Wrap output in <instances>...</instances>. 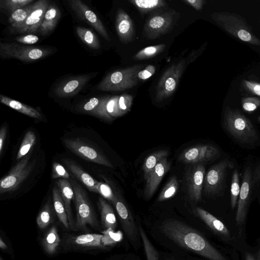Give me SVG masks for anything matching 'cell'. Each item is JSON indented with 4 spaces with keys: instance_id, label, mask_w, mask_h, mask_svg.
Returning <instances> with one entry per match:
<instances>
[{
    "instance_id": "1",
    "label": "cell",
    "mask_w": 260,
    "mask_h": 260,
    "mask_svg": "<svg viewBox=\"0 0 260 260\" xmlns=\"http://www.w3.org/2000/svg\"><path fill=\"white\" fill-rule=\"evenodd\" d=\"M162 233L179 246L209 260H228L199 232L176 219H168L160 226Z\"/></svg>"
},
{
    "instance_id": "2",
    "label": "cell",
    "mask_w": 260,
    "mask_h": 260,
    "mask_svg": "<svg viewBox=\"0 0 260 260\" xmlns=\"http://www.w3.org/2000/svg\"><path fill=\"white\" fill-rule=\"evenodd\" d=\"M211 18L223 30L237 39L251 45L260 46V40L242 16L230 12H216L211 15Z\"/></svg>"
},
{
    "instance_id": "3",
    "label": "cell",
    "mask_w": 260,
    "mask_h": 260,
    "mask_svg": "<svg viewBox=\"0 0 260 260\" xmlns=\"http://www.w3.org/2000/svg\"><path fill=\"white\" fill-rule=\"evenodd\" d=\"M223 125L233 138L241 143L252 144L258 138L251 121L238 109L225 108Z\"/></svg>"
},
{
    "instance_id": "4",
    "label": "cell",
    "mask_w": 260,
    "mask_h": 260,
    "mask_svg": "<svg viewBox=\"0 0 260 260\" xmlns=\"http://www.w3.org/2000/svg\"><path fill=\"white\" fill-rule=\"evenodd\" d=\"M143 65L137 64L115 70L108 74L98 86L102 91H121L129 89L138 83V74Z\"/></svg>"
},
{
    "instance_id": "5",
    "label": "cell",
    "mask_w": 260,
    "mask_h": 260,
    "mask_svg": "<svg viewBox=\"0 0 260 260\" xmlns=\"http://www.w3.org/2000/svg\"><path fill=\"white\" fill-rule=\"evenodd\" d=\"M234 167V163L228 159L212 166L205 174L203 188L204 194L209 197L221 195L225 188L228 171Z\"/></svg>"
},
{
    "instance_id": "6",
    "label": "cell",
    "mask_w": 260,
    "mask_h": 260,
    "mask_svg": "<svg viewBox=\"0 0 260 260\" xmlns=\"http://www.w3.org/2000/svg\"><path fill=\"white\" fill-rule=\"evenodd\" d=\"M71 182L74 191V199L76 209L75 228L84 229L88 224L96 225L95 213L86 191L76 180L72 179Z\"/></svg>"
},
{
    "instance_id": "7",
    "label": "cell",
    "mask_w": 260,
    "mask_h": 260,
    "mask_svg": "<svg viewBox=\"0 0 260 260\" xmlns=\"http://www.w3.org/2000/svg\"><path fill=\"white\" fill-rule=\"evenodd\" d=\"M52 52L50 49L26 46L16 43L0 44V55L3 58H16L26 62L37 60Z\"/></svg>"
},
{
    "instance_id": "8",
    "label": "cell",
    "mask_w": 260,
    "mask_h": 260,
    "mask_svg": "<svg viewBox=\"0 0 260 260\" xmlns=\"http://www.w3.org/2000/svg\"><path fill=\"white\" fill-rule=\"evenodd\" d=\"M184 59L172 64L164 72L156 89L155 99L160 102L172 95L176 90L180 77L185 70Z\"/></svg>"
},
{
    "instance_id": "9",
    "label": "cell",
    "mask_w": 260,
    "mask_h": 260,
    "mask_svg": "<svg viewBox=\"0 0 260 260\" xmlns=\"http://www.w3.org/2000/svg\"><path fill=\"white\" fill-rule=\"evenodd\" d=\"M30 156L23 157L0 181V194L13 191L31 172L34 165L29 161Z\"/></svg>"
},
{
    "instance_id": "10",
    "label": "cell",
    "mask_w": 260,
    "mask_h": 260,
    "mask_svg": "<svg viewBox=\"0 0 260 260\" xmlns=\"http://www.w3.org/2000/svg\"><path fill=\"white\" fill-rule=\"evenodd\" d=\"M63 141L67 148L83 159L107 167H113L102 153L83 141L79 139H64Z\"/></svg>"
},
{
    "instance_id": "11",
    "label": "cell",
    "mask_w": 260,
    "mask_h": 260,
    "mask_svg": "<svg viewBox=\"0 0 260 260\" xmlns=\"http://www.w3.org/2000/svg\"><path fill=\"white\" fill-rule=\"evenodd\" d=\"M176 14L174 10L153 14L144 26L145 36L154 40L168 32L173 25Z\"/></svg>"
},
{
    "instance_id": "12",
    "label": "cell",
    "mask_w": 260,
    "mask_h": 260,
    "mask_svg": "<svg viewBox=\"0 0 260 260\" xmlns=\"http://www.w3.org/2000/svg\"><path fill=\"white\" fill-rule=\"evenodd\" d=\"M220 155L218 149L212 145L199 144L184 150L178 156V160L189 164L207 163L217 158Z\"/></svg>"
},
{
    "instance_id": "13",
    "label": "cell",
    "mask_w": 260,
    "mask_h": 260,
    "mask_svg": "<svg viewBox=\"0 0 260 260\" xmlns=\"http://www.w3.org/2000/svg\"><path fill=\"white\" fill-rule=\"evenodd\" d=\"M205 174V167L203 164L192 165L186 171L187 193L192 202H198L201 200Z\"/></svg>"
},
{
    "instance_id": "14",
    "label": "cell",
    "mask_w": 260,
    "mask_h": 260,
    "mask_svg": "<svg viewBox=\"0 0 260 260\" xmlns=\"http://www.w3.org/2000/svg\"><path fill=\"white\" fill-rule=\"evenodd\" d=\"M47 0H39L32 4V9L25 21L13 32L20 34L35 33L38 31L45 13L50 6Z\"/></svg>"
},
{
    "instance_id": "15",
    "label": "cell",
    "mask_w": 260,
    "mask_h": 260,
    "mask_svg": "<svg viewBox=\"0 0 260 260\" xmlns=\"http://www.w3.org/2000/svg\"><path fill=\"white\" fill-rule=\"evenodd\" d=\"M253 185L252 173L250 167L245 169L239 196L236 221L241 226L245 221Z\"/></svg>"
},
{
    "instance_id": "16",
    "label": "cell",
    "mask_w": 260,
    "mask_h": 260,
    "mask_svg": "<svg viewBox=\"0 0 260 260\" xmlns=\"http://www.w3.org/2000/svg\"><path fill=\"white\" fill-rule=\"evenodd\" d=\"M68 2L71 8L79 17L92 26L105 39L110 41L102 21L89 7L80 0H70Z\"/></svg>"
},
{
    "instance_id": "17",
    "label": "cell",
    "mask_w": 260,
    "mask_h": 260,
    "mask_svg": "<svg viewBox=\"0 0 260 260\" xmlns=\"http://www.w3.org/2000/svg\"><path fill=\"white\" fill-rule=\"evenodd\" d=\"M112 203L115 207L125 233L131 240L136 241L137 240L138 232L128 208L123 201L117 197Z\"/></svg>"
},
{
    "instance_id": "18",
    "label": "cell",
    "mask_w": 260,
    "mask_h": 260,
    "mask_svg": "<svg viewBox=\"0 0 260 260\" xmlns=\"http://www.w3.org/2000/svg\"><path fill=\"white\" fill-rule=\"evenodd\" d=\"M89 75L73 76L58 84L54 89V94L59 98H68L76 94L90 80Z\"/></svg>"
},
{
    "instance_id": "19",
    "label": "cell",
    "mask_w": 260,
    "mask_h": 260,
    "mask_svg": "<svg viewBox=\"0 0 260 260\" xmlns=\"http://www.w3.org/2000/svg\"><path fill=\"white\" fill-rule=\"evenodd\" d=\"M171 164L167 157L163 158L155 166L147 177L144 191V197L150 199L154 194L162 179L170 169Z\"/></svg>"
},
{
    "instance_id": "20",
    "label": "cell",
    "mask_w": 260,
    "mask_h": 260,
    "mask_svg": "<svg viewBox=\"0 0 260 260\" xmlns=\"http://www.w3.org/2000/svg\"><path fill=\"white\" fill-rule=\"evenodd\" d=\"M115 28L120 41L128 43L133 41L135 29L129 16L122 9H119L115 19Z\"/></svg>"
},
{
    "instance_id": "21",
    "label": "cell",
    "mask_w": 260,
    "mask_h": 260,
    "mask_svg": "<svg viewBox=\"0 0 260 260\" xmlns=\"http://www.w3.org/2000/svg\"><path fill=\"white\" fill-rule=\"evenodd\" d=\"M193 213L217 234L225 238L230 237L228 228L214 215L200 207H196Z\"/></svg>"
},
{
    "instance_id": "22",
    "label": "cell",
    "mask_w": 260,
    "mask_h": 260,
    "mask_svg": "<svg viewBox=\"0 0 260 260\" xmlns=\"http://www.w3.org/2000/svg\"><path fill=\"white\" fill-rule=\"evenodd\" d=\"M61 196L64 202L68 214L70 228H75L71 210V201L74 198V191L72 184L67 179H60L56 182Z\"/></svg>"
},
{
    "instance_id": "23",
    "label": "cell",
    "mask_w": 260,
    "mask_h": 260,
    "mask_svg": "<svg viewBox=\"0 0 260 260\" xmlns=\"http://www.w3.org/2000/svg\"><path fill=\"white\" fill-rule=\"evenodd\" d=\"M63 162L75 177L89 190L96 193V180L72 160L65 159Z\"/></svg>"
},
{
    "instance_id": "24",
    "label": "cell",
    "mask_w": 260,
    "mask_h": 260,
    "mask_svg": "<svg viewBox=\"0 0 260 260\" xmlns=\"http://www.w3.org/2000/svg\"><path fill=\"white\" fill-rule=\"evenodd\" d=\"M60 16L59 9L55 5H50L45 13L38 32L43 36L51 32L55 28Z\"/></svg>"
},
{
    "instance_id": "25",
    "label": "cell",
    "mask_w": 260,
    "mask_h": 260,
    "mask_svg": "<svg viewBox=\"0 0 260 260\" xmlns=\"http://www.w3.org/2000/svg\"><path fill=\"white\" fill-rule=\"evenodd\" d=\"M0 102L3 104L32 118L41 119L42 117L41 113L35 108L5 95H0Z\"/></svg>"
},
{
    "instance_id": "26",
    "label": "cell",
    "mask_w": 260,
    "mask_h": 260,
    "mask_svg": "<svg viewBox=\"0 0 260 260\" xmlns=\"http://www.w3.org/2000/svg\"><path fill=\"white\" fill-rule=\"evenodd\" d=\"M98 205L104 226L106 229L111 228L115 230L117 226V221L111 206L103 197L99 198Z\"/></svg>"
},
{
    "instance_id": "27",
    "label": "cell",
    "mask_w": 260,
    "mask_h": 260,
    "mask_svg": "<svg viewBox=\"0 0 260 260\" xmlns=\"http://www.w3.org/2000/svg\"><path fill=\"white\" fill-rule=\"evenodd\" d=\"M52 196H53V202L54 208L57 216L65 226V228L68 229L70 228L68 214L66 211L65 205L60 191L58 187H54L52 190Z\"/></svg>"
},
{
    "instance_id": "28",
    "label": "cell",
    "mask_w": 260,
    "mask_h": 260,
    "mask_svg": "<svg viewBox=\"0 0 260 260\" xmlns=\"http://www.w3.org/2000/svg\"><path fill=\"white\" fill-rule=\"evenodd\" d=\"M169 154L168 150L162 149L154 152L146 158L142 168L145 180L154 170L156 165L163 158L167 157Z\"/></svg>"
},
{
    "instance_id": "29",
    "label": "cell",
    "mask_w": 260,
    "mask_h": 260,
    "mask_svg": "<svg viewBox=\"0 0 260 260\" xmlns=\"http://www.w3.org/2000/svg\"><path fill=\"white\" fill-rule=\"evenodd\" d=\"M129 2L142 13H146L167 5L166 1L163 0H129Z\"/></svg>"
},
{
    "instance_id": "30",
    "label": "cell",
    "mask_w": 260,
    "mask_h": 260,
    "mask_svg": "<svg viewBox=\"0 0 260 260\" xmlns=\"http://www.w3.org/2000/svg\"><path fill=\"white\" fill-rule=\"evenodd\" d=\"M76 31L79 38L86 45L94 49L100 48L99 40L96 35L90 29L84 27L77 26Z\"/></svg>"
},
{
    "instance_id": "31",
    "label": "cell",
    "mask_w": 260,
    "mask_h": 260,
    "mask_svg": "<svg viewBox=\"0 0 260 260\" xmlns=\"http://www.w3.org/2000/svg\"><path fill=\"white\" fill-rule=\"evenodd\" d=\"M60 243V238L57 230L52 226L47 233L43 240V245L45 251L50 254L54 253Z\"/></svg>"
},
{
    "instance_id": "32",
    "label": "cell",
    "mask_w": 260,
    "mask_h": 260,
    "mask_svg": "<svg viewBox=\"0 0 260 260\" xmlns=\"http://www.w3.org/2000/svg\"><path fill=\"white\" fill-rule=\"evenodd\" d=\"M32 9V4L18 9L11 13L8 22L11 24L12 29L19 27L25 21Z\"/></svg>"
},
{
    "instance_id": "33",
    "label": "cell",
    "mask_w": 260,
    "mask_h": 260,
    "mask_svg": "<svg viewBox=\"0 0 260 260\" xmlns=\"http://www.w3.org/2000/svg\"><path fill=\"white\" fill-rule=\"evenodd\" d=\"M178 181L176 176H172L163 187L157 198L158 202H163L174 197L178 189Z\"/></svg>"
},
{
    "instance_id": "34",
    "label": "cell",
    "mask_w": 260,
    "mask_h": 260,
    "mask_svg": "<svg viewBox=\"0 0 260 260\" xmlns=\"http://www.w3.org/2000/svg\"><path fill=\"white\" fill-rule=\"evenodd\" d=\"M103 235L98 234H87L77 236L75 240L76 244L84 246L103 247L102 243Z\"/></svg>"
},
{
    "instance_id": "35",
    "label": "cell",
    "mask_w": 260,
    "mask_h": 260,
    "mask_svg": "<svg viewBox=\"0 0 260 260\" xmlns=\"http://www.w3.org/2000/svg\"><path fill=\"white\" fill-rule=\"evenodd\" d=\"M166 47V44H161L144 48L134 55V59L141 60L153 57L162 52Z\"/></svg>"
},
{
    "instance_id": "36",
    "label": "cell",
    "mask_w": 260,
    "mask_h": 260,
    "mask_svg": "<svg viewBox=\"0 0 260 260\" xmlns=\"http://www.w3.org/2000/svg\"><path fill=\"white\" fill-rule=\"evenodd\" d=\"M36 139V135L32 131H28L25 134L17 154L16 159L17 160L26 156L34 145Z\"/></svg>"
},
{
    "instance_id": "37",
    "label": "cell",
    "mask_w": 260,
    "mask_h": 260,
    "mask_svg": "<svg viewBox=\"0 0 260 260\" xmlns=\"http://www.w3.org/2000/svg\"><path fill=\"white\" fill-rule=\"evenodd\" d=\"M102 243L104 246H111L121 242L123 239V234L121 231L108 228L103 232Z\"/></svg>"
},
{
    "instance_id": "38",
    "label": "cell",
    "mask_w": 260,
    "mask_h": 260,
    "mask_svg": "<svg viewBox=\"0 0 260 260\" xmlns=\"http://www.w3.org/2000/svg\"><path fill=\"white\" fill-rule=\"evenodd\" d=\"M139 230L147 260H158L159 254L158 252L148 239L141 225H139Z\"/></svg>"
},
{
    "instance_id": "39",
    "label": "cell",
    "mask_w": 260,
    "mask_h": 260,
    "mask_svg": "<svg viewBox=\"0 0 260 260\" xmlns=\"http://www.w3.org/2000/svg\"><path fill=\"white\" fill-rule=\"evenodd\" d=\"M240 191L239 177L237 170L233 172L231 184V205L234 209L237 205Z\"/></svg>"
},
{
    "instance_id": "40",
    "label": "cell",
    "mask_w": 260,
    "mask_h": 260,
    "mask_svg": "<svg viewBox=\"0 0 260 260\" xmlns=\"http://www.w3.org/2000/svg\"><path fill=\"white\" fill-rule=\"evenodd\" d=\"M51 221V209L49 203H47L37 218L38 226L44 229L50 223Z\"/></svg>"
},
{
    "instance_id": "41",
    "label": "cell",
    "mask_w": 260,
    "mask_h": 260,
    "mask_svg": "<svg viewBox=\"0 0 260 260\" xmlns=\"http://www.w3.org/2000/svg\"><path fill=\"white\" fill-rule=\"evenodd\" d=\"M96 193L100 194L103 198L110 201L112 203L115 200L117 197L108 184L102 182L98 181Z\"/></svg>"
},
{
    "instance_id": "42",
    "label": "cell",
    "mask_w": 260,
    "mask_h": 260,
    "mask_svg": "<svg viewBox=\"0 0 260 260\" xmlns=\"http://www.w3.org/2000/svg\"><path fill=\"white\" fill-rule=\"evenodd\" d=\"M133 96L129 94H123L119 95L118 107L121 116L130 111L133 104Z\"/></svg>"
},
{
    "instance_id": "43",
    "label": "cell",
    "mask_w": 260,
    "mask_h": 260,
    "mask_svg": "<svg viewBox=\"0 0 260 260\" xmlns=\"http://www.w3.org/2000/svg\"><path fill=\"white\" fill-rule=\"evenodd\" d=\"M33 2V0H5L3 1L5 8L11 13L18 9L26 7Z\"/></svg>"
},
{
    "instance_id": "44",
    "label": "cell",
    "mask_w": 260,
    "mask_h": 260,
    "mask_svg": "<svg viewBox=\"0 0 260 260\" xmlns=\"http://www.w3.org/2000/svg\"><path fill=\"white\" fill-rule=\"evenodd\" d=\"M242 106L245 111H254L260 106V99L254 96L243 98L242 99Z\"/></svg>"
},
{
    "instance_id": "45",
    "label": "cell",
    "mask_w": 260,
    "mask_h": 260,
    "mask_svg": "<svg viewBox=\"0 0 260 260\" xmlns=\"http://www.w3.org/2000/svg\"><path fill=\"white\" fill-rule=\"evenodd\" d=\"M52 177L53 179L62 178L67 179L70 178V175L61 165L54 162L52 167Z\"/></svg>"
},
{
    "instance_id": "46",
    "label": "cell",
    "mask_w": 260,
    "mask_h": 260,
    "mask_svg": "<svg viewBox=\"0 0 260 260\" xmlns=\"http://www.w3.org/2000/svg\"><path fill=\"white\" fill-rule=\"evenodd\" d=\"M242 86L248 92L260 96V83L244 79Z\"/></svg>"
},
{
    "instance_id": "47",
    "label": "cell",
    "mask_w": 260,
    "mask_h": 260,
    "mask_svg": "<svg viewBox=\"0 0 260 260\" xmlns=\"http://www.w3.org/2000/svg\"><path fill=\"white\" fill-rule=\"evenodd\" d=\"M16 42L25 45H32L37 43L39 39L37 36L32 34L20 36L15 38Z\"/></svg>"
},
{
    "instance_id": "48",
    "label": "cell",
    "mask_w": 260,
    "mask_h": 260,
    "mask_svg": "<svg viewBox=\"0 0 260 260\" xmlns=\"http://www.w3.org/2000/svg\"><path fill=\"white\" fill-rule=\"evenodd\" d=\"M155 70L154 66L149 64L138 73V78L141 80H146L154 74Z\"/></svg>"
},
{
    "instance_id": "49",
    "label": "cell",
    "mask_w": 260,
    "mask_h": 260,
    "mask_svg": "<svg viewBox=\"0 0 260 260\" xmlns=\"http://www.w3.org/2000/svg\"><path fill=\"white\" fill-rule=\"evenodd\" d=\"M102 100V98H92L84 105L83 109L91 113L100 105Z\"/></svg>"
},
{
    "instance_id": "50",
    "label": "cell",
    "mask_w": 260,
    "mask_h": 260,
    "mask_svg": "<svg viewBox=\"0 0 260 260\" xmlns=\"http://www.w3.org/2000/svg\"><path fill=\"white\" fill-rule=\"evenodd\" d=\"M207 43L204 44L199 49L193 50L188 56V63H190L193 62L198 57H199L205 50Z\"/></svg>"
},
{
    "instance_id": "51",
    "label": "cell",
    "mask_w": 260,
    "mask_h": 260,
    "mask_svg": "<svg viewBox=\"0 0 260 260\" xmlns=\"http://www.w3.org/2000/svg\"><path fill=\"white\" fill-rule=\"evenodd\" d=\"M183 1L198 11L200 10L203 8L205 2L204 0H184Z\"/></svg>"
},
{
    "instance_id": "52",
    "label": "cell",
    "mask_w": 260,
    "mask_h": 260,
    "mask_svg": "<svg viewBox=\"0 0 260 260\" xmlns=\"http://www.w3.org/2000/svg\"><path fill=\"white\" fill-rule=\"evenodd\" d=\"M7 133V127L6 126H3L0 131V155H2L3 152V147L4 145Z\"/></svg>"
},
{
    "instance_id": "53",
    "label": "cell",
    "mask_w": 260,
    "mask_h": 260,
    "mask_svg": "<svg viewBox=\"0 0 260 260\" xmlns=\"http://www.w3.org/2000/svg\"><path fill=\"white\" fill-rule=\"evenodd\" d=\"M0 247L1 249H5L7 248L6 243L3 241L2 238H0Z\"/></svg>"
},
{
    "instance_id": "54",
    "label": "cell",
    "mask_w": 260,
    "mask_h": 260,
    "mask_svg": "<svg viewBox=\"0 0 260 260\" xmlns=\"http://www.w3.org/2000/svg\"><path fill=\"white\" fill-rule=\"evenodd\" d=\"M245 260H256L250 253H247L245 256Z\"/></svg>"
},
{
    "instance_id": "55",
    "label": "cell",
    "mask_w": 260,
    "mask_h": 260,
    "mask_svg": "<svg viewBox=\"0 0 260 260\" xmlns=\"http://www.w3.org/2000/svg\"><path fill=\"white\" fill-rule=\"evenodd\" d=\"M256 260H260V248L258 251Z\"/></svg>"
},
{
    "instance_id": "56",
    "label": "cell",
    "mask_w": 260,
    "mask_h": 260,
    "mask_svg": "<svg viewBox=\"0 0 260 260\" xmlns=\"http://www.w3.org/2000/svg\"><path fill=\"white\" fill-rule=\"evenodd\" d=\"M257 120L260 122V116L258 117Z\"/></svg>"
},
{
    "instance_id": "57",
    "label": "cell",
    "mask_w": 260,
    "mask_h": 260,
    "mask_svg": "<svg viewBox=\"0 0 260 260\" xmlns=\"http://www.w3.org/2000/svg\"><path fill=\"white\" fill-rule=\"evenodd\" d=\"M1 260H3V259L1 257Z\"/></svg>"
}]
</instances>
